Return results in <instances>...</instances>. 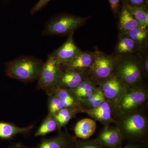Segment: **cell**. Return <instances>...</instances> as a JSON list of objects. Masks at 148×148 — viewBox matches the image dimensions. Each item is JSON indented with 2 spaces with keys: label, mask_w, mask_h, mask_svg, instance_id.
Masks as SVG:
<instances>
[{
  "label": "cell",
  "mask_w": 148,
  "mask_h": 148,
  "mask_svg": "<svg viewBox=\"0 0 148 148\" xmlns=\"http://www.w3.org/2000/svg\"><path fill=\"white\" fill-rule=\"evenodd\" d=\"M100 88L92 95L80 101L84 110L97 108L106 101Z\"/></svg>",
  "instance_id": "22"
},
{
  "label": "cell",
  "mask_w": 148,
  "mask_h": 148,
  "mask_svg": "<svg viewBox=\"0 0 148 148\" xmlns=\"http://www.w3.org/2000/svg\"><path fill=\"white\" fill-rule=\"evenodd\" d=\"M126 7L141 27L148 26V13L147 10L143 7L127 5Z\"/></svg>",
  "instance_id": "24"
},
{
  "label": "cell",
  "mask_w": 148,
  "mask_h": 148,
  "mask_svg": "<svg viewBox=\"0 0 148 148\" xmlns=\"http://www.w3.org/2000/svg\"><path fill=\"white\" fill-rule=\"evenodd\" d=\"M95 121L92 119L84 118L78 122L74 129L76 138L83 140L89 139L96 129Z\"/></svg>",
  "instance_id": "15"
},
{
  "label": "cell",
  "mask_w": 148,
  "mask_h": 148,
  "mask_svg": "<svg viewBox=\"0 0 148 148\" xmlns=\"http://www.w3.org/2000/svg\"><path fill=\"white\" fill-rule=\"evenodd\" d=\"M56 130L58 131V126L55 117L53 115L48 114L37 130L35 135L36 137L45 136Z\"/></svg>",
  "instance_id": "21"
},
{
  "label": "cell",
  "mask_w": 148,
  "mask_h": 148,
  "mask_svg": "<svg viewBox=\"0 0 148 148\" xmlns=\"http://www.w3.org/2000/svg\"><path fill=\"white\" fill-rule=\"evenodd\" d=\"M94 59V54L81 51L71 62L63 66L75 70H88L92 66Z\"/></svg>",
  "instance_id": "17"
},
{
  "label": "cell",
  "mask_w": 148,
  "mask_h": 148,
  "mask_svg": "<svg viewBox=\"0 0 148 148\" xmlns=\"http://www.w3.org/2000/svg\"><path fill=\"white\" fill-rule=\"evenodd\" d=\"M48 95V114L54 115L64 108V105L62 101L53 93H49Z\"/></svg>",
  "instance_id": "26"
},
{
  "label": "cell",
  "mask_w": 148,
  "mask_h": 148,
  "mask_svg": "<svg viewBox=\"0 0 148 148\" xmlns=\"http://www.w3.org/2000/svg\"><path fill=\"white\" fill-rule=\"evenodd\" d=\"M148 100V88L143 85L128 87L120 99L113 116L140 110Z\"/></svg>",
  "instance_id": "3"
},
{
  "label": "cell",
  "mask_w": 148,
  "mask_h": 148,
  "mask_svg": "<svg viewBox=\"0 0 148 148\" xmlns=\"http://www.w3.org/2000/svg\"><path fill=\"white\" fill-rule=\"evenodd\" d=\"M113 75L127 87L142 84L144 73L143 65L132 58H125L117 61Z\"/></svg>",
  "instance_id": "4"
},
{
  "label": "cell",
  "mask_w": 148,
  "mask_h": 148,
  "mask_svg": "<svg viewBox=\"0 0 148 148\" xmlns=\"http://www.w3.org/2000/svg\"><path fill=\"white\" fill-rule=\"evenodd\" d=\"M86 19L68 14L56 16L47 22L42 34L44 36L70 34L81 26Z\"/></svg>",
  "instance_id": "6"
},
{
  "label": "cell",
  "mask_w": 148,
  "mask_h": 148,
  "mask_svg": "<svg viewBox=\"0 0 148 148\" xmlns=\"http://www.w3.org/2000/svg\"><path fill=\"white\" fill-rule=\"evenodd\" d=\"M137 45L134 40L125 35L119 40L117 45V51L120 54L131 53L135 50Z\"/></svg>",
  "instance_id": "25"
},
{
  "label": "cell",
  "mask_w": 148,
  "mask_h": 148,
  "mask_svg": "<svg viewBox=\"0 0 148 148\" xmlns=\"http://www.w3.org/2000/svg\"><path fill=\"white\" fill-rule=\"evenodd\" d=\"M106 101L112 106L114 111L122 96L128 87L115 75L98 83Z\"/></svg>",
  "instance_id": "8"
},
{
  "label": "cell",
  "mask_w": 148,
  "mask_h": 148,
  "mask_svg": "<svg viewBox=\"0 0 148 148\" xmlns=\"http://www.w3.org/2000/svg\"><path fill=\"white\" fill-rule=\"evenodd\" d=\"M43 64L41 59L34 56H21L7 63L6 74L23 82H32L38 79Z\"/></svg>",
  "instance_id": "2"
},
{
  "label": "cell",
  "mask_w": 148,
  "mask_h": 148,
  "mask_svg": "<svg viewBox=\"0 0 148 148\" xmlns=\"http://www.w3.org/2000/svg\"><path fill=\"white\" fill-rule=\"evenodd\" d=\"M116 126L121 132L123 140L129 143H147L148 134L147 116L141 109L114 115Z\"/></svg>",
  "instance_id": "1"
},
{
  "label": "cell",
  "mask_w": 148,
  "mask_h": 148,
  "mask_svg": "<svg viewBox=\"0 0 148 148\" xmlns=\"http://www.w3.org/2000/svg\"><path fill=\"white\" fill-rule=\"evenodd\" d=\"M144 145L140 143H129L123 147L121 146L118 148H142Z\"/></svg>",
  "instance_id": "29"
},
{
  "label": "cell",
  "mask_w": 148,
  "mask_h": 148,
  "mask_svg": "<svg viewBox=\"0 0 148 148\" xmlns=\"http://www.w3.org/2000/svg\"><path fill=\"white\" fill-rule=\"evenodd\" d=\"M8 148H30L27 146L24 145L22 144H19V143H16L10 146Z\"/></svg>",
  "instance_id": "32"
},
{
  "label": "cell",
  "mask_w": 148,
  "mask_h": 148,
  "mask_svg": "<svg viewBox=\"0 0 148 148\" xmlns=\"http://www.w3.org/2000/svg\"><path fill=\"white\" fill-rule=\"evenodd\" d=\"M117 61L110 56L96 52L93 63L88 70L89 77L98 83L106 79L113 73Z\"/></svg>",
  "instance_id": "7"
},
{
  "label": "cell",
  "mask_w": 148,
  "mask_h": 148,
  "mask_svg": "<svg viewBox=\"0 0 148 148\" xmlns=\"http://www.w3.org/2000/svg\"><path fill=\"white\" fill-rule=\"evenodd\" d=\"M111 8L114 11H116L119 5L120 0H108Z\"/></svg>",
  "instance_id": "30"
},
{
  "label": "cell",
  "mask_w": 148,
  "mask_h": 148,
  "mask_svg": "<svg viewBox=\"0 0 148 148\" xmlns=\"http://www.w3.org/2000/svg\"><path fill=\"white\" fill-rule=\"evenodd\" d=\"M34 125L26 127H19L8 123L0 122V138L10 139L18 134H27L32 130Z\"/></svg>",
  "instance_id": "18"
},
{
  "label": "cell",
  "mask_w": 148,
  "mask_h": 148,
  "mask_svg": "<svg viewBox=\"0 0 148 148\" xmlns=\"http://www.w3.org/2000/svg\"><path fill=\"white\" fill-rule=\"evenodd\" d=\"M113 112L112 106L106 101L97 108L85 110L84 112L92 119L99 122L104 126L110 125L112 123L115 124V120L113 117Z\"/></svg>",
  "instance_id": "12"
},
{
  "label": "cell",
  "mask_w": 148,
  "mask_h": 148,
  "mask_svg": "<svg viewBox=\"0 0 148 148\" xmlns=\"http://www.w3.org/2000/svg\"><path fill=\"white\" fill-rule=\"evenodd\" d=\"M63 66L52 53L44 63L38 79V88L49 93L57 86L61 77Z\"/></svg>",
  "instance_id": "5"
},
{
  "label": "cell",
  "mask_w": 148,
  "mask_h": 148,
  "mask_svg": "<svg viewBox=\"0 0 148 148\" xmlns=\"http://www.w3.org/2000/svg\"><path fill=\"white\" fill-rule=\"evenodd\" d=\"M95 141L105 148H118L121 146L123 138L116 126H104Z\"/></svg>",
  "instance_id": "11"
},
{
  "label": "cell",
  "mask_w": 148,
  "mask_h": 148,
  "mask_svg": "<svg viewBox=\"0 0 148 148\" xmlns=\"http://www.w3.org/2000/svg\"><path fill=\"white\" fill-rule=\"evenodd\" d=\"M99 86L98 83L88 77L77 87L69 90L81 101L92 95L96 92Z\"/></svg>",
  "instance_id": "16"
},
{
  "label": "cell",
  "mask_w": 148,
  "mask_h": 148,
  "mask_svg": "<svg viewBox=\"0 0 148 148\" xmlns=\"http://www.w3.org/2000/svg\"><path fill=\"white\" fill-rule=\"evenodd\" d=\"M73 36V33L70 34L64 44L52 53L61 65L68 64L81 52L75 44Z\"/></svg>",
  "instance_id": "13"
},
{
  "label": "cell",
  "mask_w": 148,
  "mask_h": 148,
  "mask_svg": "<svg viewBox=\"0 0 148 148\" xmlns=\"http://www.w3.org/2000/svg\"><path fill=\"white\" fill-rule=\"evenodd\" d=\"M88 70H75L63 66L61 77L56 87L69 90L75 88L89 77Z\"/></svg>",
  "instance_id": "9"
},
{
  "label": "cell",
  "mask_w": 148,
  "mask_h": 148,
  "mask_svg": "<svg viewBox=\"0 0 148 148\" xmlns=\"http://www.w3.org/2000/svg\"><path fill=\"white\" fill-rule=\"evenodd\" d=\"M80 113H83V111L79 109L64 108L53 115L58 124V131L66 127L71 120Z\"/></svg>",
  "instance_id": "19"
},
{
  "label": "cell",
  "mask_w": 148,
  "mask_h": 148,
  "mask_svg": "<svg viewBox=\"0 0 148 148\" xmlns=\"http://www.w3.org/2000/svg\"><path fill=\"white\" fill-rule=\"evenodd\" d=\"M146 28L140 26L124 33L125 36L134 40L137 45H142L147 42V30Z\"/></svg>",
  "instance_id": "23"
},
{
  "label": "cell",
  "mask_w": 148,
  "mask_h": 148,
  "mask_svg": "<svg viewBox=\"0 0 148 148\" xmlns=\"http://www.w3.org/2000/svg\"><path fill=\"white\" fill-rule=\"evenodd\" d=\"M119 24L121 29L124 33L140 26L127 7L123 8L122 10Z\"/></svg>",
  "instance_id": "20"
},
{
  "label": "cell",
  "mask_w": 148,
  "mask_h": 148,
  "mask_svg": "<svg viewBox=\"0 0 148 148\" xmlns=\"http://www.w3.org/2000/svg\"><path fill=\"white\" fill-rule=\"evenodd\" d=\"M75 148H106L95 140H77Z\"/></svg>",
  "instance_id": "27"
},
{
  "label": "cell",
  "mask_w": 148,
  "mask_h": 148,
  "mask_svg": "<svg viewBox=\"0 0 148 148\" xmlns=\"http://www.w3.org/2000/svg\"><path fill=\"white\" fill-rule=\"evenodd\" d=\"M53 93L56 95L62 101L64 108L79 109L84 112L81 103L73 93L69 89L56 87L52 89L49 93Z\"/></svg>",
  "instance_id": "14"
},
{
  "label": "cell",
  "mask_w": 148,
  "mask_h": 148,
  "mask_svg": "<svg viewBox=\"0 0 148 148\" xmlns=\"http://www.w3.org/2000/svg\"><path fill=\"white\" fill-rule=\"evenodd\" d=\"M77 140L66 129L53 138L44 139L34 148H75Z\"/></svg>",
  "instance_id": "10"
},
{
  "label": "cell",
  "mask_w": 148,
  "mask_h": 148,
  "mask_svg": "<svg viewBox=\"0 0 148 148\" xmlns=\"http://www.w3.org/2000/svg\"><path fill=\"white\" fill-rule=\"evenodd\" d=\"M51 0H39L32 9L30 13L33 14L41 10Z\"/></svg>",
  "instance_id": "28"
},
{
  "label": "cell",
  "mask_w": 148,
  "mask_h": 148,
  "mask_svg": "<svg viewBox=\"0 0 148 148\" xmlns=\"http://www.w3.org/2000/svg\"><path fill=\"white\" fill-rule=\"evenodd\" d=\"M145 0H130L132 5L140 7L144 2Z\"/></svg>",
  "instance_id": "31"
}]
</instances>
